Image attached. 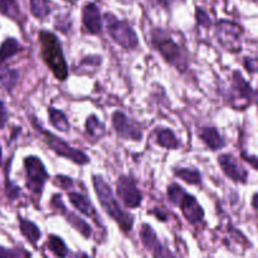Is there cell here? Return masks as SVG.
I'll use <instances>...</instances> for the list:
<instances>
[{
    "label": "cell",
    "instance_id": "cell-39",
    "mask_svg": "<svg viewBox=\"0 0 258 258\" xmlns=\"http://www.w3.org/2000/svg\"><path fill=\"white\" fill-rule=\"evenodd\" d=\"M151 214H154L155 217H158V218L160 219L161 222L166 221V216H165V214L161 213V212H159V209H154V211H151Z\"/></svg>",
    "mask_w": 258,
    "mask_h": 258
},
{
    "label": "cell",
    "instance_id": "cell-37",
    "mask_svg": "<svg viewBox=\"0 0 258 258\" xmlns=\"http://www.w3.org/2000/svg\"><path fill=\"white\" fill-rule=\"evenodd\" d=\"M242 158H243L247 163L251 164V165L253 166L256 170H258V159L257 158H254V156H251V155H247V154H242Z\"/></svg>",
    "mask_w": 258,
    "mask_h": 258
},
{
    "label": "cell",
    "instance_id": "cell-10",
    "mask_svg": "<svg viewBox=\"0 0 258 258\" xmlns=\"http://www.w3.org/2000/svg\"><path fill=\"white\" fill-rule=\"evenodd\" d=\"M112 127L115 133L121 139L131 141H141L143 139V130L139 127L138 123L131 121L127 116L121 111H115L112 113Z\"/></svg>",
    "mask_w": 258,
    "mask_h": 258
},
{
    "label": "cell",
    "instance_id": "cell-13",
    "mask_svg": "<svg viewBox=\"0 0 258 258\" xmlns=\"http://www.w3.org/2000/svg\"><path fill=\"white\" fill-rule=\"evenodd\" d=\"M82 23L86 32L90 34H100L102 30V18L100 9L95 3H86L82 9Z\"/></svg>",
    "mask_w": 258,
    "mask_h": 258
},
{
    "label": "cell",
    "instance_id": "cell-4",
    "mask_svg": "<svg viewBox=\"0 0 258 258\" xmlns=\"http://www.w3.org/2000/svg\"><path fill=\"white\" fill-rule=\"evenodd\" d=\"M32 123L33 126H34L35 130L38 131V134L40 135V138L43 139L45 145H47L53 153L57 154L58 156L67 159V160L72 161V163L77 164V165H87V164H90V156L86 155V154L83 153V151H81L80 149L72 148V146L68 143H66L63 139L58 138L57 135H54V134L50 133V131L45 130L34 116L32 117Z\"/></svg>",
    "mask_w": 258,
    "mask_h": 258
},
{
    "label": "cell",
    "instance_id": "cell-35",
    "mask_svg": "<svg viewBox=\"0 0 258 258\" xmlns=\"http://www.w3.org/2000/svg\"><path fill=\"white\" fill-rule=\"evenodd\" d=\"M243 64L248 72L258 73V58H244Z\"/></svg>",
    "mask_w": 258,
    "mask_h": 258
},
{
    "label": "cell",
    "instance_id": "cell-33",
    "mask_svg": "<svg viewBox=\"0 0 258 258\" xmlns=\"http://www.w3.org/2000/svg\"><path fill=\"white\" fill-rule=\"evenodd\" d=\"M196 19H197V23H198L201 27H204V28L211 27V24H212L211 18H209L208 14H207L206 10L202 9V8H197Z\"/></svg>",
    "mask_w": 258,
    "mask_h": 258
},
{
    "label": "cell",
    "instance_id": "cell-25",
    "mask_svg": "<svg viewBox=\"0 0 258 258\" xmlns=\"http://www.w3.org/2000/svg\"><path fill=\"white\" fill-rule=\"evenodd\" d=\"M0 14L15 22H19L22 17L17 0H0Z\"/></svg>",
    "mask_w": 258,
    "mask_h": 258
},
{
    "label": "cell",
    "instance_id": "cell-9",
    "mask_svg": "<svg viewBox=\"0 0 258 258\" xmlns=\"http://www.w3.org/2000/svg\"><path fill=\"white\" fill-rule=\"evenodd\" d=\"M217 38L219 43L231 52H238L241 50L239 38L242 34V28L238 24L229 20H221L217 23Z\"/></svg>",
    "mask_w": 258,
    "mask_h": 258
},
{
    "label": "cell",
    "instance_id": "cell-23",
    "mask_svg": "<svg viewBox=\"0 0 258 258\" xmlns=\"http://www.w3.org/2000/svg\"><path fill=\"white\" fill-rule=\"evenodd\" d=\"M140 238H141V242H143V244L145 246V248L148 249V251H153V249L160 243V241H159L154 228L148 223H144L143 226H141Z\"/></svg>",
    "mask_w": 258,
    "mask_h": 258
},
{
    "label": "cell",
    "instance_id": "cell-30",
    "mask_svg": "<svg viewBox=\"0 0 258 258\" xmlns=\"http://www.w3.org/2000/svg\"><path fill=\"white\" fill-rule=\"evenodd\" d=\"M101 64V57L100 55H88V57H85L80 63V67L77 70H90L96 71Z\"/></svg>",
    "mask_w": 258,
    "mask_h": 258
},
{
    "label": "cell",
    "instance_id": "cell-3",
    "mask_svg": "<svg viewBox=\"0 0 258 258\" xmlns=\"http://www.w3.org/2000/svg\"><path fill=\"white\" fill-rule=\"evenodd\" d=\"M150 42L154 49L161 55V58L168 64H170L180 73H185L188 71L189 63L186 54L166 30L161 28H155L151 30Z\"/></svg>",
    "mask_w": 258,
    "mask_h": 258
},
{
    "label": "cell",
    "instance_id": "cell-16",
    "mask_svg": "<svg viewBox=\"0 0 258 258\" xmlns=\"http://www.w3.org/2000/svg\"><path fill=\"white\" fill-rule=\"evenodd\" d=\"M197 135H198V138L206 144L207 148L211 149L212 151L221 150V149H223L224 145H226L221 133H219L218 128L214 127V126H202V127H199L198 131H197Z\"/></svg>",
    "mask_w": 258,
    "mask_h": 258
},
{
    "label": "cell",
    "instance_id": "cell-12",
    "mask_svg": "<svg viewBox=\"0 0 258 258\" xmlns=\"http://www.w3.org/2000/svg\"><path fill=\"white\" fill-rule=\"evenodd\" d=\"M176 206L180 208L181 213H183L184 218L186 219L188 223L199 224L204 219V211L201 204H199V202L197 201L196 197L186 193V191Z\"/></svg>",
    "mask_w": 258,
    "mask_h": 258
},
{
    "label": "cell",
    "instance_id": "cell-14",
    "mask_svg": "<svg viewBox=\"0 0 258 258\" xmlns=\"http://www.w3.org/2000/svg\"><path fill=\"white\" fill-rule=\"evenodd\" d=\"M218 164L223 173L236 183H246L247 171L237 163L236 159L229 154H222L218 158Z\"/></svg>",
    "mask_w": 258,
    "mask_h": 258
},
{
    "label": "cell",
    "instance_id": "cell-29",
    "mask_svg": "<svg viewBox=\"0 0 258 258\" xmlns=\"http://www.w3.org/2000/svg\"><path fill=\"white\" fill-rule=\"evenodd\" d=\"M0 258H30V253L24 249H9L0 246Z\"/></svg>",
    "mask_w": 258,
    "mask_h": 258
},
{
    "label": "cell",
    "instance_id": "cell-40",
    "mask_svg": "<svg viewBox=\"0 0 258 258\" xmlns=\"http://www.w3.org/2000/svg\"><path fill=\"white\" fill-rule=\"evenodd\" d=\"M71 258H90V257H88L86 253H83V252H78V253L73 254Z\"/></svg>",
    "mask_w": 258,
    "mask_h": 258
},
{
    "label": "cell",
    "instance_id": "cell-28",
    "mask_svg": "<svg viewBox=\"0 0 258 258\" xmlns=\"http://www.w3.org/2000/svg\"><path fill=\"white\" fill-rule=\"evenodd\" d=\"M184 193H185V189L176 183L170 184V185L168 186V190H166L169 201H170L173 204H175V206L178 204V202L180 201L181 197L184 196Z\"/></svg>",
    "mask_w": 258,
    "mask_h": 258
},
{
    "label": "cell",
    "instance_id": "cell-27",
    "mask_svg": "<svg viewBox=\"0 0 258 258\" xmlns=\"http://www.w3.org/2000/svg\"><path fill=\"white\" fill-rule=\"evenodd\" d=\"M52 7L49 0H30V13L38 19H44L50 14Z\"/></svg>",
    "mask_w": 258,
    "mask_h": 258
},
{
    "label": "cell",
    "instance_id": "cell-41",
    "mask_svg": "<svg viewBox=\"0 0 258 258\" xmlns=\"http://www.w3.org/2000/svg\"><path fill=\"white\" fill-rule=\"evenodd\" d=\"M252 206H253V208L258 209V194L253 197V199H252Z\"/></svg>",
    "mask_w": 258,
    "mask_h": 258
},
{
    "label": "cell",
    "instance_id": "cell-21",
    "mask_svg": "<svg viewBox=\"0 0 258 258\" xmlns=\"http://www.w3.org/2000/svg\"><path fill=\"white\" fill-rule=\"evenodd\" d=\"M48 116H49V122L55 130L60 133H68L71 128L70 121L63 111L54 107H48Z\"/></svg>",
    "mask_w": 258,
    "mask_h": 258
},
{
    "label": "cell",
    "instance_id": "cell-18",
    "mask_svg": "<svg viewBox=\"0 0 258 258\" xmlns=\"http://www.w3.org/2000/svg\"><path fill=\"white\" fill-rule=\"evenodd\" d=\"M18 218H19V228L22 234L29 241L30 244L35 246L40 239V237H42V232H40L39 227L33 223L32 221L23 218V217H18Z\"/></svg>",
    "mask_w": 258,
    "mask_h": 258
},
{
    "label": "cell",
    "instance_id": "cell-43",
    "mask_svg": "<svg viewBox=\"0 0 258 258\" xmlns=\"http://www.w3.org/2000/svg\"><path fill=\"white\" fill-rule=\"evenodd\" d=\"M63 2L70 3V4H76V3H77V0H63Z\"/></svg>",
    "mask_w": 258,
    "mask_h": 258
},
{
    "label": "cell",
    "instance_id": "cell-5",
    "mask_svg": "<svg viewBox=\"0 0 258 258\" xmlns=\"http://www.w3.org/2000/svg\"><path fill=\"white\" fill-rule=\"evenodd\" d=\"M103 20H105L108 35L116 44L122 47L123 49L130 50L139 47V38L130 23L117 19L112 13H106L103 15Z\"/></svg>",
    "mask_w": 258,
    "mask_h": 258
},
{
    "label": "cell",
    "instance_id": "cell-20",
    "mask_svg": "<svg viewBox=\"0 0 258 258\" xmlns=\"http://www.w3.org/2000/svg\"><path fill=\"white\" fill-rule=\"evenodd\" d=\"M22 50L23 47L15 38H7L0 45V67H3L9 58L14 57Z\"/></svg>",
    "mask_w": 258,
    "mask_h": 258
},
{
    "label": "cell",
    "instance_id": "cell-1",
    "mask_svg": "<svg viewBox=\"0 0 258 258\" xmlns=\"http://www.w3.org/2000/svg\"><path fill=\"white\" fill-rule=\"evenodd\" d=\"M92 185L105 213L117 223V226L120 227L123 233H128V232L133 231L134 216L123 211L120 202L117 201L112 189L106 183L105 179L101 175H93Z\"/></svg>",
    "mask_w": 258,
    "mask_h": 258
},
{
    "label": "cell",
    "instance_id": "cell-6",
    "mask_svg": "<svg viewBox=\"0 0 258 258\" xmlns=\"http://www.w3.org/2000/svg\"><path fill=\"white\" fill-rule=\"evenodd\" d=\"M24 170L27 178V188L33 196L40 197L49 174L45 170L44 164L38 156L30 155L24 159Z\"/></svg>",
    "mask_w": 258,
    "mask_h": 258
},
{
    "label": "cell",
    "instance_id": "cell-19",
    "mask_svg": "<svg viewBox=\"0 0 258 258\" xmlns=\"http://www.w3.org/2000/svg\"><path fill=\"white\" fill-rule=\"evenodd\" d=\"M86 133L92 141H100L105 136L106 127L97 116L90 115L86 120Z\"/></svg>",
    "mask_w": 258,
    "mask_h": 258
},
{
    "label": "cell",
    "instance_id": "cell-34",
    "mask_svg": "<svg viewBox=\"0 0 258 258\" xmlns=\"http://www.w3.org/2000/svg\"><path fill=\"white\" fill-rule=\"evenodd\" d=\"M150 252L153 253V258H176L170 249L164 247L161 243H159L158 246Z\"/></svg>",
    "mask_w": 258,
    "mask_h": 258
},
{
    "label": "cell",
    "instance_id": "cell-24",
    "mask_svg": "<svg viewBox=\"0 0 258 258\" xmlns=\"http://www.w3.org/2000/svg\"><path fill=\"white\" fill-rule=\"evenodd\" d=\"M47 247L54 256L58 258H66L70 253V249L66 246L64 241L55 234H49L47 241Z\"/></svg>",
    "mask_w": 258,
    "mask_h": 258
},
{
    "label": "cell",
    "instance_id": "cell-42",
    "mask_svg": "<svg viewBox=\"0 0 258 258\" xmlns=\"http://www.w3.org/2000/svg\"><path fill=\"white\" fill-rule=\"evenodd\" d=\"M3 164V150H2V146H0V166Z\"/></svg>",
    "mask_w": 258,
    "mask_h": 258
},
{
    "label": "cell",
    "instance_id": "cell-11",
    "mask_svg": "<svg viewBox=\"0 0 258 258\" xmlns=\"http://www.w3.org/2000/svg\"><path fill=\"white\" fill-rule=\"evenodd\" d=\"M50 206H52V208L54 209L55 212H58L60 216L64 217L67 223H70L81 236H83L85 238H90V237L92 236V228H91L90 224H88L87 222L83 221L82 218H80L78 216H76L75 213L68 211V209L66 208L64 204H63L62 197H60L59 194H54V196L52 197V199H50Z\"/></svg>",
    "mask_w": 258,
    "mask_h": 258
},
{
    "label": "cell",
    "instance_id": "cell-31",
    "mask_svg": "<svg viewBox=\"0 0 258 258\" xmlns=\"http://www.w3.org/2000/svg\"><path fill=\"white\" fill-rule=\"evenodd\" d=\"M5 190H7V196L10 201H14L20 196V188L17 184L12 183L9 179V171H7V179H5Z\"/></svg>",
    "mask_w": 258,
    "mask_h": 258
},
{
    "label": "cell",
    "instance_id": "cell-38",
    "mask_svg": "<svg viewBox=\"0 0 258 258\" xmlns=\"http://www.w3.org/2000/svg\"><path fill=\"white\" fill-rule=\"evenodd\" d=\"M154 2H155V4L160 5V7L165 8V9H169L171 5L175 4V3H178L179 0H154ZM183 2H184V0H183Z\"/></svg>",
    "mask_w": 258,
    "mask_h": 258
},
{
    "label": "cell",
    "instance_id": "cell-2",
    "mask_svg": "<svg viewBox=\"0 0 258 258\" xmlns=\"http://www.w3.org/2000/svg\"><path fill=\"white\" fill-rule=\"evenodd\" d=\"M40 57L50 72L60 82H64L68 77V64L63 54L62 44L54 33L49 30L39 32Z\"/></svg>",
    "mask_w": 258,
    "mask_h": 258
},
{
    "label": "cell",
    "instance_id": "cell-36",
    "mask_svg": "<svg viewBox=\"0 0 258 258\" xmlns=\"http://www.w3.org/2000/svg\"><path fill=\"white\" fill-rule=\"evenodd\" d=\"M8 110L7 107H5L4 102H3L2 100H0V128H4L5 123H7L8 121Z\"/></svg>",
    "mask_w": 258,
    "mask_h": 258
},
{
    "label": "cell",
    "instance_id": "cell-8",
    "mask_svg": "<svg viewBox=\"0 0 258 258\" xmlns=\"http://www.w3.org/2000/svg\"><path fill=\"white\" fill-rule=\"evenodd\" d=\"M116 191L126 208L136 209L143 203V193L138 188L136 180L131 175H121L117 179Z\"/></svg>",
    "mask_w": 258,
    "mask_h": 258
},
{
    "label": "cell",
    "instance_id": "cell-32",
    "mask_svg": "<svg viewBox=\"0 0 258 258\" xmlns=\"http://www.w3.org/2000/svg\"><path fill=\"white\" fill-rule=\"evenodd\" d=\"M53 184H54L55 186H58V188H59V189H62V190L72 191L73 180L70 178V176H66V175H57V176H54V180H53Z\"/></svg>",
    "mask_w": 258,
    "mask_h": 258
},
{
    "label": "cell",
    "instance_id": "cell-22",
    "mask_svg": "<svg viewBox=\"0 0 258 258\" xmlns=\"http://www.w3.org/2000/svg\"><path fill=\"white\" fill-rule=\"evenodd\" d=\"M174 175L185 181L186 184H190V185H199L202 183L201 171L197 170V169L175 168L174 169Z\"/></svg>",
    "mask_w": 258,
    "mask_h": 258
},
{
    "label": "cell",
    "instance_id": "cell-15",
    "mask_svg": "<svg viewBox=\"0 0 258 258\" xmlns=\"http://www.w3.org/2000/svg\"><path fill=\"white\" fill-rule=\"evenodd\" d=\"M68 199H70V203L72 204L80 213H82L83 216L92 219L96 224L102 226L100 216H98L97 212H96L92 202H91L90 198H87L85 194L78 193V191H68Z\"/></svg>",
    "mask_w": 258,
    "mask_h": 258
},
{
    "label": "cell",
    "instance_id": "cell-17",
    "mask_svg": "<svg viewBox=\"0 0 258 258\" xmlns=\"http://www.w3.org/2000/svg\"><path fill=\"white\" fill-rule=\"evenodd\" d=\"M154 134H155V143L160 148L168 149V150H176L180 146V141L171 128L156 127Z\"/></svg>",
    "mask_w": 258,
    "mask_h": 258
},
{
    "label": "cell",
    "instance_id": "cell-7",
    "mask_svg": "<svg viewBox=\"0 0 258 258\" xmlns=\"http://www.w3.org/2000/svg\"><path fill=\"white\" fill-rule=\"evenodd\" d=\"M254 97V92L251 85L243 78L241 72L234 71L232 75L231 90L228 91L229 105L237 110H244L248 107Z\"/></svg>",
    "mask_w": 258,
    "mask_h": 258
},
{
    "label": "cell",
    "instance_id": "cell-26",
    "mask_svg": "<svg viewBox=\"0 0 258 258\" xmlns=\"http://www.w3.org/2000/svg\"><path fill=\"white\" fill-rule=\"evenodd\" d=\"M18 78H19V75L17 70L0 67V83L7 91H12L17 86Z\"/></svg>",
    "mask_w": 258,
    "mask_h": 258
}]
</instances>
